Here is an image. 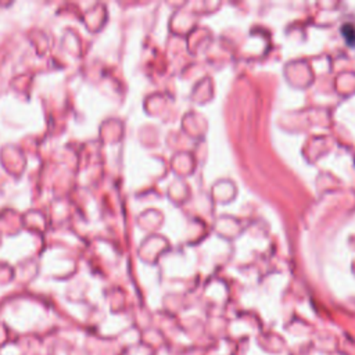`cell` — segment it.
I'll list each match as a JSON object with an SVG mask.
<instances>
[{
  "label": "cell",
  "instance_id": "obj_1",
  "mask_svg": "<svg viewBox=\"0 0 355 355\" xmlns=\"http://www.w3.org/2000/svg\"><path fill=\"white\" fill-rule=\"evenodd\" d=\"M341 33L348 44H355V26L352 24H345L341 26Z\"/></svg>",
  "mask_w": 355,
  "mask_h": 355
}]
</instances>
